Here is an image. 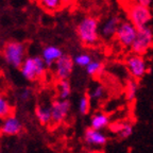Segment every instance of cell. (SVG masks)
Masks as SVG:
<instances>
[{
  "instance_id": "ba28073f",
  "label": "cell",
  "mask_w": 153,
  "mask_h": 153,
  "mask_svg": "<svg viewBox=\"0 0 153 153\" xmlns=\"http://www.w3.org/2000/svg\"><path fill=\"white\" fill-rule=\"evenodd\" d=\"M54 67V74L59 81L68 80L71 76L74 68V63L72 57L68 54H63L53 65Z\"/></svg>"
},
{
  "instance_id": "7a4b0ae2",
  "label": "cell",
  "mask_w": 153,
  "mask_h": 153,
  "mask_svg": "<svg viewBox=\"0 0 153 153\" xmlns=\"http://www.w3.org/2000/svg\"><path fill=\"white\" fill-rule=\"evenodd\" d=\"M26 45L17 41L7 42L2 50L4 62L13 68H20L24 61L26 60Z\"/></svg>"
},
{
  "instance_id": "ffe728a7",
  "label": "cell",
  "mask_w": 153,
  "mask_h": 153,
  "mask_svg": "<svg viewBox=\"0 0 153 153\" xmlns=\"http://www.w3.org/2000/svg\"><path fill=\"white\" fill-rule=\"evenodd\" d=\"M85 70H86V74H88L89 76H97L103 72V70H104V65H103V63L100 62V61L93 60L87 65Z\"/></svg>"
},
{
  "instance_id": "ac0fdd59",
  "label": "cell",
  "mask_w": 153,
  "mask_h": 153,
  "mask_svg": "<svg viewBox=\"0 0 153 153\" xmlns=\"http://www.w3.org/2000/svg\"><path fill=\"white\" fill-rule=\"evenodd\" d=\"M37 2L42 9L50 13L56 12L64 7L62 0H37Z\"/></svg>"
},
{
  "instance_id": "7c38bea8",
  "label": "cell",
  "mask_w": 153,
  "mask_h": 153,
  "mask_svg": "<svg viewBox=\"0 0 153 153\" xmlns=\"http://www.w3.org/2000/svg\"><path fill=\"white\" fill-rule=\"evenodd\" d=\"M63 54H64V53H63V50L60 47H57V46H55V45H48L43 48L41 57L43 59L46 66L51 67L55 64V62H56Z\"/></svg>"
},
{
  "instance_id": "7402d4cb",
  "label": "cell",
  "mask_w": 153,
  "mask_h": 153,
  "mask_svg": "<svg viewBox=\"0 0 153 153\" xmlns=\"http://www.w3.org/2000/svg\"><path fill=\"white\" fill-rule=\"evenodd\" d=\"M72 60H74V65L79 67H87V65L93 61V57H91V54L86 52H82V53H79V54L74 55L72 57Z\"/></svg>"
},
{
  "instance_id": "8992f818",
  "label": "cell",
  "mask_w": 153,
  "mask_h": 153,
  "mask_svg": "<svg viewBox=\"0 0 153 153\" xmlns=\"http://www.w3.org/2000/svg\"><path fill=\"white\" fill-rule=\"evenodd\" d=\"M137 34V28L132 25L129 20L121 22L115 34V38L117 43L123 48H131Z\"/></svg>"
},
{
  "instance_id": "30bf717a",
  "label": "cell",
  "mask_w": 153,
  "mask_h": 153,
  "mask_svg": "<svg viewBox=\"0 0 153 153\" xmlns=\"http://www.w3.org/2000/svg\"><path fill=\"white\" fill-rule=\"evenodd\" d=\"M22 130H24V126L22 121L15 115H11L7 118L3 119L0 127V133L7 136H16L22 133Z\"/></svg>"
},
{
  "instance_id": "d6986e66",
  "label": "cell",
  "mask_w": 153,
  "mask_h": 153,
  "mask_svg": "<svg viewBox=\"0 0 153 153\" xmlns=\"http://www.w3.org/2000/svg\"><path fill=\"white\" fill-rule=\"evenodd\" d=\"M57 91H59V99L60 100H68L71 95V85L68 80H62L57 83Z\"/></svg>"
},
{
  "instance_id": "5bb4252c",
  "label": "cell",
  "mask_w": 153,
  "mask_h": 153,
  "mask_svg": "<svg viewBox=\"0 0 153 153\" xmlns=\"http://www.w3.org/2000/svg\"><path fill=\"white\" fill-rule=\"evenodd\" d=\"M110 130L113 133L117 134L120 139H128L134 133V127L131 122L116 121L110 126Z\"/></svg>"
},
{
  "instance_id": "83f0119b",
  "label": "cell",
  "mask_w": 153,
  "mask_h": 153,
  "mask_svg": "<svg viewBox=\"0 0 153 153\" xmlns=\"http://www.w3.org/2000/svg\"><path fill=\"white\" fill-rule=\"evenodd\" d=\"M152 9H153V4H152Z\"/></svg>"
},
{
  "instance_id": "44dd1931",
  "label": "cell",
  "mask_w": 153,
  "mask_h": 153,
  "mask_svg": "<svg viewBox=\"0 0 153 153\" xmlns=\"http://www.w3.org/2000/svg\"><path fill=\"white\" fill-rule=\"evenodd\" d=\"M13 115L12 106L5 96L0 95V119H5Z\"/></svg>"
},
{
  "instance_id": "3957f363",
  "label": "cell",
  "mask_w": 153,
  "mask_h": 153,
  "mask_svg": "<svg viewBox=\"0 0 153 153\" xmlns=\"http://www.w3.org/2000/svg\"><path fill=\"white\" fill-rule=\"evenodd\" d=\"M47 66L41 56H28L20 66L22 76L28 81H36L42 79L46 74Z\"/></svg>"
},
{
  "instance_id": "2e32d148",
  "label": "cell",
  "mask_w": 153,
  "mask_h": 153,
  "mask_svg": "<svg viewBox=\"0 0 153 153\" xmlns=\"http://www.w3.org/2000/svg\"><path fill=\"white\" fill-rule=\"evenodd\" d=\"M35 117L42 126H48L51 123L50 105H38L35 108Z\"/></svg>"
},
{
  "instance_id": "9a60e30c",
  "label": "cell",
  "mask_w": 153,
  "mask_h": 153,
  "mask_svg": "<svg viewBox=\"0 0 153 153\" xmlns=\"http://www.w3.org/2000/svg\"><path fill=\"white\" fill-rule=\"evenodd\" d=\"M110 127V116L103 112H97L91 117V127L94 130L103 131Z\"/></svg>"
},
{
  "instance_id": "4fadbf2b",
  "label": "cell",
  "mask_w": 153,
  "mask_h": 153,
  "mask_svg": "<svg viewBox=\"0 0 153 153\" xmlns=\"http://www.w3.org/2000/svg\"><path fill=\"white\" fill-rule=\"evenodd\" d=\"M84 140L91 146H104L108 143V136L103 131L94 130L91 128H87L84 132Z\"/></svg>"
},
{
  "instance_id": "603a6c76",
  "label": "cell",
  "mask_w": 153,
  "mask_h": 153,
  "mask_svg": "<svg viewBox=\"0 0 153 153\" xmlns=\"http://www.w3.org/2000/svg\"><path fill=\"white\" fill-rule=\"evenodd\" d=\"M105 93H106V91H105L104 86L101 85V84H98V85H96L95 87H94V88L89 91L88 97H89V99H91V100L100 101V100H102V99L104 98Z\"/></svg>"
},
{
  "instance_id": "8fae6325",
  "label": "cell",
  "mask_w": 153,
  "mask_h": 153,
  "mask_svg": "<svg viewBox=\"0 0 153 153\" xmlns=\"http://www.w3.org/2000/svg\"><path fill=\"white\" fill-rule=\"evenodd\" d=\"M120 22H121L120 17L117 15H112V16L108 17L100 25V36L104 39H111V38L115 37V34L117 32Z\"/></svg>"
},
{
  "instance_id": "52a82bcc",
  "label": "cell",
  "mask_w": 153,
  "mask_h": 153,
  "mask_svg": "<svg viewBox=\"0 0 153 153\" xmlns=\"http://www.w3.org/2000/svg\"><path fill=\"white\" fill-rule=\"evenodd\" d=\"M126 66H127L129 74H131L132 79L134 80L141 79L143 76H145V74H147V70H148V65H147L143 55H129L126 60Z\"/></svg>"
},
{
  "instance_id": "f1b7e54d",
  "label": "cell",
  "mask_w": 153,
  "mask_h": 153,
  "mask_svg": "<svg viewBox=\"0 0 153 153\" xmlns=\"http://www.w3.org/2000/svg\"><path fill=\"white\" fill-rule=\"evenodd\" d=\"M0 74H1V71H0Z\"/></svg>"
},
{
  "instance_id": "6da1fadb",
  "label": "cell",
  "mask_w": 153,
  "mask_h": 153,
  "mask_svg": "<svg viewBox=\"0 0 153 153\" xmlns=\"http://www.w3.org/2000/svg\"><path fill=\"white\" fill-rule=\"evenodd\" d=\"M76 35L85 46H94L100 37V25L98 19L93 16H85L76 25Z\"/></svg>"
},
{
  "instance_id": "277c9868",
  "label": "cell",
  "mask_w": 153,
  "mask_h": 153,
  "mask_svg": "<svg viewBox=\"0 0 153 153\" xmlns=\"http://www.w3.org/2000/svg\"><path fill=\"white\" fill-rule=\"evenodd\" d=\"M127 15L129 22L137 29L147 27L152 19V11L150 7L130 3L127 7Z\"/></svg>"
},
{
  "instance_id": "4316f807",
  "label": "cell",
  "mask_w": 153,
  "mask_h": 153,
  "mask_svg": "<svg viewBox=\"0 0 153 153\" xmlns=\"http://www.w3.org/2000/svg\"><path fill=\"white\" fill-rule=\"evenodd\" d=\"M62 1H63V3H64V5H68L71 3L72 0H62Z\"/></svg>"
},
{
  "instance_id": "484cf974",
  "label": "cell",
  "mask_w": 153,
  "mask_h": 153,
  "mask_svg": "<svg viewBox=\"0 0 153 153\" xmlns=\"http://www.w3.org/2000/svg\"><path fill=\"white\" fill-rule=\"evenodd\" d=\"M130 3H133V4H139L143 5V7H150L153 4V0H129Z\"/></svg>"
},
{
  "instance_id": "d4e9b609",
  "label": "cell",
  "mask_w": 153,
  "mask_h": 153,
  "mask_svg": "<svg viewBox=\"0 0 153 153\" xmlns=\"http://www.w3.org/2000/svg\"><path fill=\"white\" fill-rule=\"evenodd\" d=\"M32 96V91L30 88H28V87H26V88H22V91H19V100L22 101V102H27V101L30 100V98H31Z\"/></svg>"
},
{
  "instance_id": "5b68a950",
  "label": "cell",
  "mask_w": 153,
  "mask_h": 153,
  "mask_svg": "<svg viewBox=\"0 0 153 153\" xmlns=\"http://www.w3.org/2000/svg\"><path fill=\"white\" fill-rule=\"evenodd\" d=\"M153 47V30L149 26L137 29L136 38L131 46L133 54L143 55Z\"/></svg>"
},
{
  "instance_id": "9c48e42d",
  "label": "cell",
  "mask_w": 153,
  "mask_h": 153,
  "mask_svg": "<svg viewBox=\"0 0 153 153\" xmlns=\"http://www.w3.org/2000/svg\"><path fill=\"white\" fill-rule=\"evenodd\" d=\"M51 110V122L54 124H60L67 118L70 111V102L68 100L53 101L50 105Z\"/></svg>"
},
{
  "instance_id": "cb8c5ba5",
  "label": "cell",
  "mask_w": 153,
  "mask_h": 153,
  "mask_svg": "<svg viewBox=\"0 0 153 153\" xmlns=\"http://www.w3.org/2000/svg\"><path fill=\"white\" fill-rule=\"evenodd\" d=\"M91 110V99L88 95H83L79 100V113L81 115H87Z\"/></svg>"
},
{
  "instance_id": "e0dca14e",
  "label": "cell",
  "mask_w": 153,
  "mask_h": 153,
  "mask_svg": "<svg viewBox=\"0 0 153 153\" xmlns=\"http://www.w3.org/2000/svg\"><path fill=\"white\" fill-rule=\"evenodd\" d=\"M138 93V82L137 80L130 79L127 81L126 88H124V97L129 102H133L137 97Z\"/></svg>"
}]
</instances>
